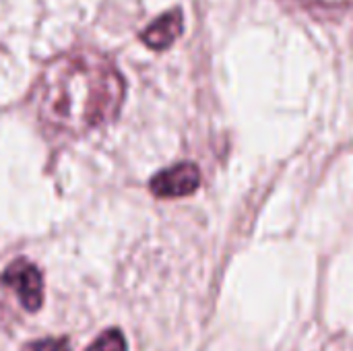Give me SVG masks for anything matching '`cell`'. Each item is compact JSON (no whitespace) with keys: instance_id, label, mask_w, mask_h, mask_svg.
<instances>
[{"instance_id":"6da1fadb","label":"cell","mask_w":353,"mask_h":351,"mask_svg":"<svg viewBox=\"0 0 353 351\" xmlns=\"http://www.w3.org/2000/svg\"><path fill=\"white\" fill-rule=\"evenodd\" d=\"M124 81L118 68L97 52H72L52 60L37 87V108L46 124L81 134L120 112Z\"/></svg>"},{"instance_id":"7a4b0ae2","label":"cell","mask_w":353,"mask_h":351,"mask_svg":"<svg viewBox=\"0 0 353 351\" xmlns=\"http://www.w3.org/2000/svg\"><path fill=\"white\" fill-rule=\"evenodd\" d=\"M2 285L10 288L14 292V296L19 298V304L27 310V312H37L43 304V277L39 273V269L29 263L27 259H17L12 261L2 277H0Z\"/></svg>"},{"instance_id":"3957f363","label":"cell","mask_w":353,"mask_h":351,"mask_svg":"<svg viewBox=\"0 0 353 351\" xmlns=\"http://www.w3.org/2000/svg\"><path fill=\"white\" fill-rule=\"evenodd\" d=\"M201 184V172L194 163H176L151 180V192L159 199H180L192 194Z\"/></svg>"},{"instance_id":"277c9868","label":"cell","mask_w":353,"mask_h":351,"mask_svg":"<svg viewBox=\"0 0 353 351\" xmlns=\"http://www.w3.org/2000/svg\"><path fill=\"white\" fill-rule=\"evenodd\" d=\"M182 27H184L182 12L178 8H174V10L161 14L157 21H153L141 33V39L149 48H153V50H165V48H170L178 39V35L182 33Z\"/></svg>"},{"instance_id":"5b68a950","label":"cell","mask_w":353,"mask_h":351,"mask_svg":"<svg viewBox=\"0 0 353 351\" xmlns=\"http://www.w3.org/2000/svg\"><path fill=\"white\" fill-rule=\"evenodd\" d=\"M87 351H128V345H126L122 331L108 329L93 341V345Z\"/></svg>"},{"instance_id":"8992f818","label":"cell","mask_w":353,"mask_h":351,"mask_svg":"<svg viewBox=\"0 0 353 351\" xmlns=\"http://www.w3.org/2000/svg\"><path fill=\"white\" fill-rule=\"evenodd\" d=\"M23 351H72L68 339H41L37 343L27 345Z\"/></svg>"},{"instance_id":"52a82bcc","label":"cell","mask_w":353,"mask_h":351,"mask_svg":"<svg viewBox=\"0 0 353 351\" xmlns=\"http://www.w3.org/2000/svg\"><path fill=\"white\" fill-rule=\"evenodd\" d=\"M306 2L325 4V6H339V4H350V2H353V0H306Z\"/></svg>"}]
</instances>
